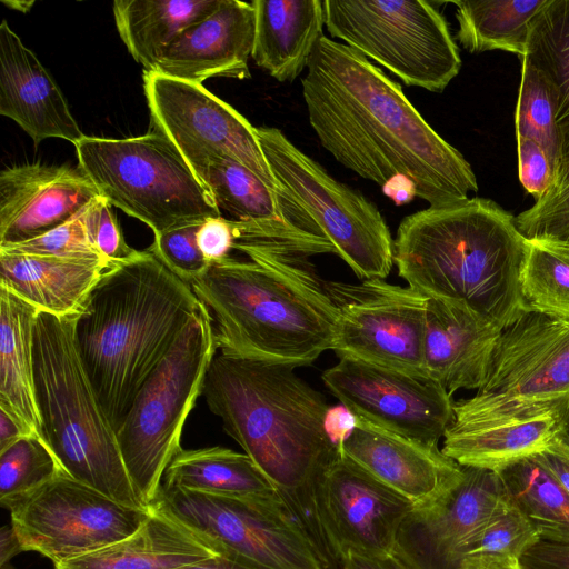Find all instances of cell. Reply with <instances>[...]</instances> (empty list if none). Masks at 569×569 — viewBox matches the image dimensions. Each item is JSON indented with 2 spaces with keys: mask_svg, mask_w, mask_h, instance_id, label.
<instances>
[{
  "mask_svg": "<svg viewBox=\"0 0 569 569\" xmlns=\"http://www.w3.org/2000/svg\"><path fill=\"white\" fill-rule=\"evenodd\" d=\"M301 84L321 146L361 178L382 187L405 176L429 207L478 191L465 157L432 129L398 82L355 49L323 34Z\"/></svg>",
  "mask_w": 569,
  "mask_h": 569,
  "instance_id": "obj_1",
  "label": "cell"
},
{
  "mask_svg": "<svg viewBox=\"0 0 569 569\" xmlns=\"http://www.w3.org/2000/svg\"><path fill=\"white\" fill-rule=\"evenodd\" d=\"M231 256L190 286L213 313L219 350L293 367L332 350L339 311L310 256L281 242L234 234Z\"/></svg>",
  "mask_w": 569,
  "mask_h": 569,
  "instance_id": "obj_2",
  "label": "cell"
},
{
  "mask_svg": "<svg viewBox=\"0 0 569 569\" xmlns=\"http://www.w3.org/2000/svg\"><path fill=\"white\" fill-rule=\"evenodd\" d=\"M200 307L191 286L147 249L101 276L74 318L73 339L116 433Z\"/></svg>",
  "mask_w": 569,
  "mask_h": 569,
  "instance_id": "obj_3",
  "label": "cell"
},
{
  "mask_svg": "<svg viewBox=\"0 0 569 569\" xmlns=\"http://www.w3.org/2000/svg\"><path fill=\"white\" fill-rule=\"evenodd\" d=\"M527 247L516 217L473 197L405 217L393 240V263L408 287L465 305L503 329L530 311L520 290Z\"/></svg>",
  "mask_w": 569,
  "mask_h": 569,
  "instance_id": "obj_4",
  "label": "cell"
},
{
  "mask_svg": "<svg viewBox=\"0 0 569 569\" xmlns=\"http://www.w3.org/2000/svg\"><path fill=\"white\" fill-rule=\"evenodd\" d=\"M295 368L217 349L202 391L226 433L291 507L339 452L323 430L329 405Z\"/></svg>",
  "mask_w": 569,
  "mask_h": 569,
  "instance_id": "obj_5",
  "label": "cell"
},
{
  "mask_svg": "<svg viewBox=\"0 0 569 569\" xmlns=\"http://www.w3.org/2000/svg\"><path fill=\"white\" fill-rule=\"evenodd\" d=\"M74 318L39 311L34 322L33 383L41 437L69 476L124 506L148 509L77 352Z\"/></svg>",
  "mask_w": 569,
  "mask_h": 569,
  "instance_id": "obj_6",
  "label": "cell"
},
{
  "mask_svg": "<svg viewBox=\"0 0 569 569\" xmlns=\"http://www.w3.org/2000/svg\"><path fill=\"white\" fill-rule=\"evenodd\" d=\"M569 419V317L527 311L501 330L485 385L453 403L450 426Z\"/></svg>",
  "mask_w": 569,
  "mask_h": 569,
  "instance_id": "obj_7",
  "label": "cell"
},
{
  "mask_svg": "<svg viewBox=\"0 0 569 569\" xmlns=\"http://www.w3.org/2000/svg\"><path fill=\"white\" fill-rule=\"evenodd\" d=\"M217 349L212 318L201 302L199 311L142 385L117 431L129 478L148 507L158 500L164 472L182 449L183 426L202 395Z\"/></svg>",
  "mask_w": 569,
  "mask_h": 569,
  "instance_id": "obj_8",
  "label": "cell"
},
{
  "mask_svg": "<svg viewBox=\"0 0 569 569\" xmlns=\"http://www.w3.org/2000/svg\"><path fill=\"white\" fill-rule=\"evenodd\" d=\"M74 147L78 168L99 194L153 233L221 216L209 190L158 131L124 139L84 134Z\"/></svg>",
  "mask_w": 569,
  "mask_h": 569,
  "instance_id": "obj_9",
  "label": "cell"
},
{
  "mask_svg": "<svg viewBox=\"0 0 569 569\" xmlns=\"http://www.w3.org/2000/svg\"><path fill=\"white\" fill-rule=\"evenodd\" d=\"M439 2L325 0L332 39L396 74L407 86L441 92L459 73L461 58Z\"/></svg>",
  "mask_w": 569,
  "mask_h": 569,
  "instance_id": "obj_10",
  "label": "cell"
},
{
  "mask_svg": "<svg viewBox=\"0 0 569 569\" xmlns=\"http://www.w3.org/2000/svg\"><path fill=\"white\" fill-rule=\"evenodd\" d=\"M278 182L307 212L359 277L385 279L393 263V240L379 209L360 191L339 182L274 127H256Z\"/></svg>",
  "mask_w": 569,
  "mask_h": 569,
  "instance_id": "obj_11",
  "label": "cell"
},
{
  "mask_svg": "<svg viewBox=\"0 0 569 569\" xmlns=\"http://www.w3.org/2000/svg\"><path fill=\"white\" fill-rule=\"evenodd\" d=\"M156 502L222 553L263 569H327L280 495L239 498L161 487Z\"/></svg>",
  "mask_w": 569,
  "mask_h": 569,
  "instance_id": "obj_12",
  "label": "cell"
},
{
  "mask_svg": "<svg viewBox=\"0 0 569 569\" xmlns=\"http://www.w3.org/2000/svg\"><path fill=\"white\" fill-rule=\"evenodd\" d=\"M143 89L156 131L169 139L200 181L210 163L233 160L293 199L274 178L257 128L229 103L200 83L156 71L143 72Z\"/></svg>",
  "mask_w": 569,
  "mask_h": 569,
  "instance_id": "obj_13",
  "label": "cell"
},
{
  "mask_svg": "<svg viewBox=\"0 0 569 569\" xmlns=\"http://www.w3.org/2000/svg\"><path fill=\"white\" fill-rule=\"evenodd\" d=\"M151 507L124 506L62 472L6 508L23 551L38 552L56 565L132 535Z\"/></svg>",
  "mask_w": 569,
  "mask_h": 569,
  "instance_id": "obj_14",
  "label": "cell"
},
{
  "mask_svg": "<svg viewBox=\"0 0 569 569\" xmlns=\"http://www.w3.org/2000/svg\"><path fill=\"white\" fill-rule=\"evenodd\" d=\"M327 288L339 311L332 348L339 358L427 376L423 356L429 298L385 279L327 281Z\"/></svg>",
  "mask_w": 569,
  "mask_h": 569,
  "instance_id": "obj_15",
  "label": "cell"
},
{
  "mask_svg": "<svg viewBox=\"0 0 569 569\" xmlns=\"http://www.w3.org/2000/svg\"><path fill=\"white\" fill-rule=\"evenodd\" d=\"M310 496L328 568L341 565L348 552L393 553L400 525L413 508L341 451L316 477Z\"/></svg>",
  "mask_w": 569,
  "mask_h": 569,
  "instance_id": "obj_16",
  "label": "cell"
},
{
  "mask_svg": "<svg viewBox=\"0 0 569 569\" xmlns=\"http://www.w3.org/2000/svg\"><path fill=\"white\" fill-rule=\"evenodd\" d=\"M321 378L356 416L429 446L439 447L453 420L451 395L427 376L341 357Z\"/></svg>",
  "mask_w": 569,
  "mask_h": 569,
  "instance_id": "obj_17",
  "label": "cell"
},
{
  "mask_svg": "<svg viewBox=\"0 0 569 569\" xmlns=\"http://www.w3.org/2000/svg\"><path fill=\"white\" fill-rule=\"evenodd\" d=\"M463 468L450 493L401 522L393 553L411 569H459L475 535L509 499L498 472Z\"/></svg>",
  "mask_w": 569,
  "mask_h": 569,
  "instance_id": "obj_18",
  "label": "cell"
},
{
  "mask_svg": "<svg viewBox=\"0 0 569 569\" xmlns=\"http://www.w3.org/2000/svg\"><path fill=\"white\" fill-rule=\"evenodd\" d=\"M201 182L233 217L234 232L290 246L310 257L335 249L307 212L233 160L210 163Z\"/></svg>",
  "mask_w": 569,
  "mask_h": 569,
  "instance_id": "obj_19",
  "label": "cell"
},
{
  "mask_svg": "<svg viewBox=\"0 0 569 569\" xmlns=\"http://www.w3.org/2000/svg\"><path fill=\"white\" fill-rule=\"evenodd\" d=\"M356 418V428L340 451L413 508L437 502L462 481L465 468L439 447Z\"/></svg>",
  "mask_w": 569,
  "mask_h": 569,
  "instance_id": "obj_20",
  "label": "cell"
},
{
  "mask_svg": "<svg viewBox=\"0 0 569 569\" xmlns=\"http://www.w3.org/2000/svg\"><path fill=\"white\" fill-rule=\"evenodd\" d=\"M100 196L79 168L27 163L0 173V246L24 242L66 223Z\"/></svg>",
  "mask_w": 569,
  "mask_h": 569,
  "instance_id": "obj_21",
  "label": "cell"
},
{
  "mask_svg": "<svg viewBox=\"0 0 569 569\" xmlns=\"http://www.w3.org/2000/svg\"><path fill=\"white\" fill-rule=\"evenodd\" d=\"M254 28L251 2L222 0L216 11L186 29L151 71L200 84L212 77L250 78Z\"/></svg>",
  "mask_w": 569,
  "mask_h": 569,
  "instance_id": "obj_22",
  "label": "cell"
},
{
  "mask_svg": "<svg viewBox=\"0 0 569 569\" xmlns=\"http://www.w3.org/2000/svg\"><path fill=\"white\" fill-rule=\"evenodd\" d=\"M0 114L34 146L48 138L76 144L84 136L56 81L6 20L0 23Z\"/></svg>",
  "mask_w": 569,
  "mask_h": 569,
  "instance_id": "obj_23",
  "label": "cell"
},
{
  "mask_svg": "<svg viewBox=\"0 0 569 569\" xmlns=\"http://www.w3.org/2000/svg\"><path fill=\"white\" fill-rule=\"evenodd\" d=\"M502 327L471 308L428 299L425 336L427 376L450 395L486 382Z\"/></svg>",
  "mask_w": 569,
  "mask_h": 569,
  "instance_id": "obj_24",
  "label": "cell"
},
{
  "mask_svg": "<svg viewBox=\"0 0 569 569\" xmlns=\"http://www.w3.org/2000/svg\"><path fill=\"white\" fill-rule=\"evenodd\" d=\"M221 553L157 502L132 535L56 569H177Z\"/></svg>",
  "mask_w": 569,
  "mask_h": 569,
  "instance_id": "obj_25",
  "label": "cell"
},
{
  "mask_svg": "<svg viewBox=\"0 0 569 569\" xmlns=\"http://www.w3.org/2000/svg\"><path fill=\"white\" fill-rule=\"evenodd\" d=\"M112 268L94 258H57L0 252V287L39 311L73 318L101 276Z\"/></svg>",
  "mask_w": 569,
  "mask_h": 569,
  "instance_id": "obj_26",
  "label": "cell"
},
{
  "mask_svg": "<svg viewBox=\"0 0 569 569\" xmlns=\"http://www.w3.org/2000/svg\"><path fill=\"white\" fill-rule=\"evenodd\" d=\"M256 12L251 58L279 82H292L305 69L323 36L321 0H253Z\"/></svg>",
  "mask_w": 569,
  "mask_h": 569,
  "instance_id": "obj_27",
  "label": "cell"
},
{
  "mask_svg": "<svg viewBox=\"0 0 569 569\" xmlns=\"http://www.w3.org/2000/svg\"><path fill=\"white\" fill-rule=\"evenodd\" d=\"M562 431V422L549 415L495 426H449L441 450L462 467L499 473L546 451Z\"/></svg>",
  "mask_w": 569,
  "mask_h": 569,
  "instance_id": "obj_28",
  "label": "cell"
},
{
  "mask_svg": "<svg viewBox=\"0 0 569 569\" xmlns=\"http://www.w3.org/2000/svg\"><path fill=\"white\" fill-rule=\"evenodd\" d=\"M222 0H116L112 12L119 36L144 71L190 26L216 11Z\"/></svg>",
  "mask_w": 569,
  "mask_h": 569,
  "instance_id": "obj_29",
  "label": "cell"
},
{
  "mask_svg": "<svg viewBox=\"0 0 569 569\" xmlns=\"http://www.w3.org/2000/svg\"><path fill=\"white\" fill-rule=\"evenodd\" d=\"M39 310L0 287V405L41 437L33 383V327ZM42 438V437H41Z\"/></svg>",
  "mask_w": 569,
  "mask_h": 569,
  "instance_id": "obj_30",
  "label": "cell"
},
{
  "mask_svg": "<svg viewBox=\"0 0 569 569\" xmlns=\"http://www.w3.org/2000/svg\"><path fill=\"white\" fill-rule=\"evenodd\" d=\"M162 488L239 498L279 496L248 455L220 446L181 449L164 472Z\"/></svg>",
  "mask_w": 569,
  "mask_h": 569,
  "instance_id": "obj_31",
  "label": "cell"
},
{
  "mask_svg": "<svg viewBox=\"0 0 569 569\" xmlns=\"http://www.w3.org/2000/svg\"><path fill=\"white\" fill-rule=\"evenodd\" d=\"M523 58L548 78L556 92L560 137L557 187L569 179V0H550L536 17Z\"/></svg>",
  "mask_w": 569,
  "mask_h": 569,
  "instance_id": "obj_32",
  "label": "cell"
},
{
  "mask_svg": "<svg viewBox=\"0 0 569 569\" xmlns=\"http://www.w3.org/2000/svg\"><path fill=\"white\" fill-rule=\"evenodd\" d=\"M550 0L452 1L457 40L469 52L503 50L523 58L536 17Z\"/></svg>",
  "mask_w": 569,
  "mask_h": 569,
  "instance_id": "obj_33",
  "label": "cell"
},
{
  "mask_svg": "<svg viewBox=\"0 0 569 569\" xmlns=\"http://www.w3.org/2000/svg\"><path fill=\"white\" fill-rule=\"evenodd\" d=\"M499 475L511 500L542 540L569 543V493L537 456L523 459Z\"/></svg>",
  "mask_w": 569,
  "mask_h": 569,
  "instance_id": "obj_34",
  "label": "cell"
},
{
  "mask_svg": "<svg viewBox=\"0 0 569 569\" xmlns=\"http://www.w3.org/2000/svg\"><path fill=\"white\" fill-rule=\"evenodd\" d=\"M528 241L520 290L531 311L569 317V247Z\"/></svg>",
  "mask_w": 569,
  "mask_h": 569,
  "instance_id": "obj_35",
  "label": "cell"
},
{
  "mask_svg": "<svg viewBox=\"0 0 569 569\" xmlns=\"http://www.w3.org/2000/svg\"><path fill=\"white\" fill-rule=\"evenodd\" d=\"M521 81L515 112L516 137L539 143L556 168L560 160L557 127V97L548 78L526 58L521 59Z\"/></svg>",
  "mask_w": 569,
  "mask_h": 569,
  "instance_id": "obj_36",
  "label": "cell"
},
{
  "mask_svg": "<svg viewBox=\"0 0 569 569\" xmlns=\"http://www.w3.org/2000/svg\"><path fill=\"white\" fill-rule=\"evenodd\" d=\"M66 472L58 458L36 433L27 435L0 450V502L14 499Z\"/></svg>",
  "mask_w": 569,
  "mask_h": 569,
  "instance_id": "obj_37",
  "label": "cell"
},
{
  "mask_svg": "<svg viewBox=\"0 0 569 569\" xmlns=\"http://www.w3.org/2000/svg\"><path fill=\"white\" fill-rule=\"evenodd\" d=\"M540 539L535 526L509 496V499L475 535L467 557L499 555L520 559Z\"/></svg>",
  "mask_w": 569,
  "mask_h": 569,
  "instance_id": "obj_38",
  "label": "cell"
},
{
  "mask_svg": "<svg viewBox=\"0 0 569 569\" xmlns=\"http://www.w3.org/2000/svg\"><path fill=\"white\" fill-rule=\"evenodd\" d=\"M516 224L529 241L569 247V179L517 216Z\"/></svg>",
  "mask_w": 569,
  "mask_h": 569,
  "instance_id": "obj_39",
  "label": "cell"
},
{
  "mask_svg": "<svg viewBox=\"0 0 569 569\" xmlns=\"http://www.w3.org/2000/svg\"><path fill=\"white\" fill-rule=\"evenodd\" d=\"M202 222H190L154 233V240L147 249L189 284L203 274L211 264L197 243V233Z\"/></svg>",
  "mask_w": 569,
  "mask_h": 569,
  "instance_id": "obj_40",
  "label": "cell"
},
{
  "mask_svg": "<svg viewBox=\"0 0 569 569\" xmlns=\"http://www.w3.org/2000/svg\"><path fill=\"white\" fill-rule=\"evenodd\" d=\"M87 206L69 221L40 237L20 243L0 246V252L57 258H94L103 260L92 246L87 232Z\"/></svg>",
  "mask_w": 569,
  "mask_h": 569,
  "instance_id": "obj_41",
  "label": "cell"
},
{
  "mask_svg": "<svg viewBox=\"0 0 569 569\" xmlns=\"http://www.w3.org/2000/svg\"><path fill=\"white\" fill-rule=\"evenodd\" d=\"M112 204L103 197H96L86 209V227L89 239L111 267L134 259L142 251L130 247L120 229Z\"/></svg>",
  "mask_w": 569,
  "mask_h": 569,
  "instance_id": "obj_42",
  "label": "cell"
},
{
  "mask_svg": "<svg viewBox=\"0 0 569 569\" xmlns=\"http://www.w3.org/2000/svg\"><path fill=\"white\" fill-rule=\"evenodd\" d=\"M517 153L519 180L537 201L553 187L556 168L546 150L533 140L517 138Z\"/></svg>",
  "mask_w": 569,
  "mask_h": 569,
  "instance_id": "obj_43",
  "label": "cell"
},
{
  "mask_svg": "<svg viewBox=\"0 0 569 569\" xmlns=\"http://www.w3.org/2000/svg\"><path fill=\"white\" fill-rule=\"evenodd\" d=\"M197 243L210 263L229 257L234 243L233 221L222 216L206 219L198 230Z\"/></svg>",
  "mask_w": 569,
  "mask_h": 569,
  "instance_id": "obj_44",
  "label": "cell"
},
{
  "mask_svg": "<svg viewBox=\"0 0 569 569\" xmlns=\"http://www.w3.org/2000/svg\"><path fill=\"white\" fill-rule=\"evenodd\" d=\"M519 560L525 569H569V543L540 539Z\"/></svg>",
  "mask_w": 569,
  "mask_h": 569,
  "instance_id": "obj_45",
  "label": "cell"
},
{
  "mask_svg": "<svg viewBox=\"0 0 569 569\" xmlns=\"http://www.w3.org/2000/svg\"><path fill=\"white\" fill-rule=\"evenodd\" d=\"M357 425L355 413L342 403L328 407L323 417V430L330 443L340 451L343 442Z\"/></svg>",
  "mask_w": 569,
  "mask_h": 569,
  "instance_id": "obj_46",
  "label": "cell"
},
{
  "mask_svg": "<svg viewBox=\"0 0 569 569\" xmlns=\"http://www.w3.org/2000/svg\"><path fill=\"white\" fill-rule=\"evenodd\" d=\"M536 456L569 493V440L561 433L546 451Z\"/></svg>",
  "mask_w": 569,
  "mask_h": 569,
  "instance_id": "obj_47",
  "label": "cell"
},
{
  "mask_svg": "<svg viewBox=\"0 0 569 569\" xmlns=\"http://www.w3.org/2000/svg\"><path fill=\"white\" fill-rule=\"evenodd\" d=\"M341 569H411L395 553L373 556L348 552L341 560Z\"/></svg>",
  "mask_w": 569,
  "mask_h": 569,
  "instance_id": "obj_48",
  "label": "cell"
},
{
  "mask_svg": "<svg viewBox=\"0 0 569 569\" xmlns=\"http://www.w3.org/2000/svg\"><path fill=\"white\" fill-rule=\"evenodd\" d=\"M31 433L33 432L13 411L0 405V450Z\"/></svg>",
  "mask_w": 569,
  "mask_h": 569,
  "instance_id": "obj_49",
  "label": "cell"
},
{
  "mask_svg": "<svg viewBox=\"0 0 569 569\" xmlns=\"http://www.w3.org/2000/svg\"><path fill=\"white\" fill-rule=\"evenodd\" d=\"M459 569H525L520 560L510 556L473 555L463 558Z\"/></svg>",
  "mask_w": 569,
  "mask_h": 569,
  "instance_id": "obj_50",
  "label": "cell"
},
{
  "mask_svg": "<svg viewBox=\"0 0 569 569\" xmlns=\"http://www.w3.org/2000/svg\"><path fill=\"white\" fill-rule=\"evenodd\" d=\"M177 569H263L229 553H219Z\"/></svg>",
  "mask_w": 569,
  "mask_h": 569,
  "instance_id": "obj_51",
  "label": "cell"
},
{
  "mask_svg": "<svg viewBox=\"0 0 569 569\" xmlns=\"http://www.w3.org/2000/svg\"><path fill=\"white\" fill-rule=\"evenodd\" d=\"M381 189L397 206L406 204L417 197L415 183L401 174L391 178Z\"/></svg>",
  "mask_w": 569,
  "mask_h": 569,
  "instance_id": "obj_52",
  "label": "cell"
},
{
  "mask_svg": "<svg viewBox=\"0 0 569 569\" xmlns=\"http://www.w3.org/2000/svg\"><path fill=\"white\" fill-rule=\"evenodd\" d=\"M22 546L12 526H3L0 530V569H12L13 557L22 552Z\"/></svg>",
  "mask_w": 569,
  "mask_h": 569,
  "instance_id": "obj_53",
  "label": "cell"
},
{
  "mask_svg": "<svg viewBox=\"0 0 569 569\" xmlns=\"http://www.w3.org/2000/svg\"><path fill=\"white\" fill-rule=\"evenodd\" d=\"M2 3L10 9L18 10L21 12H28L30 8L34 4V1H23V0H2Z\"/></svg>",
  "mask_w": 569,
  "mask_h": 569,
  "instance_id": "obj_54",
  "label": "cell"
},
{
  "mask_svg": "<svg viewBox=\"0 0 569 569\" xmlns=\"http://www.w3.org/2000/svg\"><path fill=\"white\" fill-rule=\"evenodd\" d=\"M562 435L569 440V419L563 425Z\"/></svg>",
  "mask_w": 569,
  "mask_h": 569,
  "instance_id": "obj_55",
  "label": "cell"
}]
</instances>
